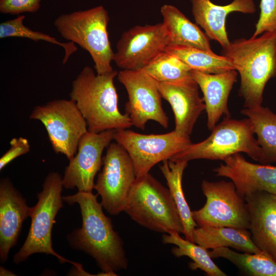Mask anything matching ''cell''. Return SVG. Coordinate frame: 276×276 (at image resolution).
<instances>
[{"label":"cell","mask_w":276,"mask_h":276,"mask_svg":"<svg viewBox=\"0 0 276 276\" xmlns=\"http://www.w3.org/2000/svg\"><path fill=\"white\" fill-rule=\"evenodd\" d=\"M92 192H78L62 196L63 201L77 203L82 216V226L67 236L70 245L93 258L102 272L117 275L116 272L126 269L128 260L123 243L114 231L111 219Z\"/></svg>","instance_id":"1"},{"label":"cell","mask_w":276,"mask_h":276,"mask_svg":"<svg viewBox=\"0 0 276 276\" xmlns=\"http://www.w3.org/2000/svg\"><path fill=\"white\" fill-rule=\"evenodd\" d=\"M221 54L240 75L239 95L243 99L244 107L261 106L265 86L276 76V33L237 39L222 48Z\"/></svg>","instance_id":"2"},{"label":"cell","mask_w":276,"mask_h":276,"mask_svg":"<svg viewBox=\"0 0 276 276\" xmlns=\"http://www.w3.org/2000/svg\"><path fill=\"white\" fill-rule=\"evenodd\" d=\"M116 70L96 74L85 66L73 81L70 99L76 104L85 119L88 131L99 133L107 130L128 129L132 123L118 107V96L114 84Z\"/></svg>","instance_id":"3"},{"label":"cell","mask_w":276,"mask_h":276,"mask_svg":"<svg viewBox=\"0 0 276 276\" xmlns=\"http://www.w3.org/2000/svg\"><path fill=\"white\" fill-rule=\"evenodd\" d=\"M124 212L135 222L150 230L182 233V222L169 189L149 173L136 177Z\"/></svg>","instance_id":"4"},{"label":"cell","mask_w":276,"mask_h":276,"mask_svg":"<svg viewBox=\"0 0 276 276\" xmlns=\"http://www.w3.org/2000/svg\"><path fill=\"white\" fill-rule=\"evenodd\" d=\"M109 17L102 6L64 14L54 24L62 37L87 51L99 75L113 70L111 63L114 52L111 49L107 31Z\"/></svg>","instance_id":"5"},{"label":"cell","mask_w":276,"mask_h":276,"mask_svg":"<svg viewBox=\"0 0 276 276\" xmlns=\"http://www.w3.org/2000/svg\"><path fill=\"white\" fill-rule=\"evenodd\" d=\"M241 152L263 164V151L255 137L250 120L247 118L238 120L226 117L213 128L206 139L191 144L169 159L188 162L198 159L223 161Z\"/></svg>","instance_id":"6"},{"label":"cell","mask_w":276,"mask_h":276,"mask_svg":"<svg viewBox=\"0 0 276 276\" xmlns=\"http://www.w3.org/2000/svg\"><path fill=\"white\" fill-rule=\"evenodd\" d=\"M62 177L52 172L46 176L42 191L37 194L38 201L32 207L31 222L26 239L13 258L15 264L25 261L29 256L44 253L56 257L60 263H70L78 268L81 264L71 261L56 252L52 247V231L58 211L63 206Z\"/></svg>","instance_id":"7"},{"label":"cell","mask_w":276,"mask_h":276,"mask_svg":"<svg viewBox=\"0 0 276 276\" xmlns=\"http://www.w3.org/2000/svg\"><path fill=\"white\" fill-rule=\"evenodd\" d=\"M30 119L42 123L54 152L64 154L69 160L76 154L81 138L88 132L85 119L71 99L36 106Z\"/></svg>","instance_id":"8"},{"label":"cell","mask_w":276,"mask_h":276,"mask_svg":"<svg viewBox=\"0 0 276 276\" xmlns=\"http://www.w3.org/2000/svg\"><path fill=\"white\" fill-rule=\"evenodd\" d=\"M201 189L206 198V202L201 209L192 211L198 226L249 229V214L246 203L232 181L203 180Z\"/></svg>","instance_id":"9"},{"label":"cell","mask_w":276,"mask_h":276,"mask_svg":"<svg viewBox=\"0 0 276 276\" xmlns=\"http://www.w3.org/2000/svg\"><path fill=\"white\" fill-rule=\"evenodd\" d=\"M113 140L129 154L136 177L149 173L156 164L170 159L192 144L190 136L174 130L158 134H141L128 129L116 130Z\"/></svg>","instance_id":"10"},{"label":"cell","mask_w":276,"mask_h":276,"mask_svg":"<svg viewBox=\"0 0 276 276\" xmlns=\"http://www.w3.org/2000/svg\"><path fill=\"white\" fill-rule=\"evenodd\" d=\"M136 178L134 165L127 151L118 143H110L94 188L101 197L103 208L109 214L117 215L124 212Z\"/></svg>","instance_id":"11"},{"label":"cell","mask_w":276,"mask_h":276,"mask_svg":"<svg viewBox=\"0 0 276 276\" xmlns=\"http://www.w3.org/2000/svg\"><path fill=\"white\" fill-rule=\"evenodd\" d=\"M117 76L128 94L125 113L132 125L143 130L147 122L152 120L167 128L169 118L162 107L155 80L142 71L121 70Z\"/></svg>","instance_id":"12"},{"label":"cell","mask_w":276,"mask_h":276,"mask_svg":"<svg viewBox=\"0 0 276 276\" xmlns=\"http://www.w3.org/2000/svg\"><path fill=\"white\" fill-rule=\"evenodd\" d=\"M169 44L168 34L163 22L136 26L122 33L113 61L122 70L141 71Z\"/></svg>","instance_id":"13"},{"label":"cell","mask_w":276,"mask_h":276,"mask_svg":"<svg viewBox=\"0 0 276 276\" xmlns=\"http://www.w3.org/2000/svg\"><path fill=\"white\" fill-rule=\"evenodd\" d=\"M115 131H88L82 136L76 154L65 169L63 187L67 189L76 187L79 192H92L95 176L103 165V150L113 140Z\"/></svg>","instance_id":"14"},{"label":"cell","mask_w":276,"mask_h":276,"mask_svg":"<svg viewBox=\"0 0 276 276\" xmlns=\"http://www.w3.org/2000/svg\"><path fill=\"white\" fill-rule=\"evenodd\" d=\"M213 169L217 176L229 178L243 198L265 191L276 194V166L248 162L240 153L229 156Z\"/></svg>","instance_id":"15"},{"label":"cell","mask_w":276,"mask_h":276,"mask_svg":"<svg viewBox=\"0 0 276 276\" xmlns=\"http://www.w3.org/2000/svg\"><path fill=\"white\" fill-rule=\"evenodd\" d=\"M161 96L170 104L175 120L174 130L190 136L198 117L205 110L199 86L192 77L173 83L155 81Z\"/></svg>","instance_id":"16"},{"label":"cell","mask_w":276,"mask_h":276,"mask_svg":"<svg viewBox=\"0 0 276 276\" xmlns=\"http://www.w3.org/2000/svg\"><path fill=\"white\" fill-rule=\"evenodd\" d=\"M8 178L0 181V260L7 261L10 249L16 245L24 221L32 212Z\"/></svg>","instance_id":"17"},{"label":"cell","mask_w":276,"mask_h":276,"mask_svg":"<svg viewBox=\"0 0 276 276\" xmlns=\"http://www.w3.org/2000/svg\"><path fill=\"white\" fill-rule=\"evenodd\" d=\"M252 240L276 262V194L260 191L244 197Z\"/></svg>","instance_id":"18"},{"label":"cell","mask_w":276,"mask_h":276,"mask_svg":"<svg viewBox=\"0 0 276 276\" xmlns=\"http://www.w3.org/2000/svg\"><path fill=\"white\" fill-rule=\"evenodd\" d=\"M196 24L210 39L217 41L222 48L230 44L226 30L227 16L233 12L252 14L256 9L253 0H234L226 5L214 4L210 0H190Z\"/></svg>","instance_id":"19"},{"label":"cell","mask_w":276,"mask_h":276,"mask_svg":"<svg viewBox=\"0 0 276 276\" xmlns=\"http://www.w3.org/2000/svg\"><path fill=\"white\" fill-rule=\"evenodd\" d=\"M238 74L235 70L218 74H207L192 70V77L203 94L202 99L207 114V126L210 130L216 125L222 116H231L228 100Z\"/></svg>","instance_id":"20"},{"label":"cell","mask_w":276,"mask_h":276,"mask_svg":"<svg viewBox=\"0 0 276 276\" xmlns=\"http://www.w3.org/2000/svg\"><path fill=\"white\" fill-rule=\"evenodd\" d=\"M160 13L169 37L168 46H184L211 51L210 39L176 7L165 4Z\"/></svg>","instance_id":"21"},{"label":"cell","mask_w":276,"mask_h":276,"mask_svg":"<svg viewBox=\"0 0 276 276\" xmlns=\"http://www.w3.org/2000/svg\"><path fill=\"white\" fill-rule=\"evenodd\" d=\"M193 242L203 248L231 247L248 253H263L254 243L247 229L225 226H198L193 233Z\"/></svg>","instance_id":"22"},{"label":"cell","mask_w":276,"mask_h":276,"mask_svg":"<svg viewBox=\"0 0 276 276\" xmlns=\"http://www.w3.org/2000/svg\"><path fill=\"white\" fill-rule=\"evenodd\" d=\"M188 163V162L183 160H165L163 162L159 168L166 179L180 216L185 238L194 242L193 233L198 225L193 219L192 211L185 197L182 187L183 174Z\"/></svg>","instance_id":"23"},{"label":"cell","mask_w":276,"mask_h":276,"mask_svg":"<svg viewBox=\"0 0 276 276\" xmlns=\"http://www.w3.org/2000/svg\"><path fill=\"white\" fill-rule=\"evenodd\" d=\"M241 112L251 122L257 143L263 151V164L276 163V113L262 105L245 108Z\"/></svg>","instance_id":"24"},{"label":"cell","mask_w":276,"mask_h":276,"mask_svg":"<svg viewBox=\"0 0 276 276\" xmlns=\"http://www.w3.org/2000/svg\"><path fill=\"white\" fill-rule=\"evenodd\" d=\"M165 51L178 57L192 70L207 74H218L235 70L226 57L217 55L212 50L175 45L168 46Z\"/></svg>","instance_id":"25"},{"label":"cell","mask_w":276,"mask_h":276,"mask_svg":"<svg viewBox=\"0 0 276 276\" xmlns=\"http://www.w3.org/2000/svg\"><path fill=\"white\" fill-rule=\"evenodd\" d=\"M162 242L165 244L176 245L171 249L172 254L176 257L187 256L190 258L192 262L189 266L192 270L200 269L209 276L226 275L213 262L208 249L181 238L179 233L172 232L164 234Z\"/></svg>","instance_id":"26"},{"label":"cell","mask_w":276,"mask_h":276,"mask_svg":"<svg viewBox=\"0 0 276 276\" xmlns=\"http://www.w3.org/2000/svg\"><path fill=\"white\" fill-rule=\"evenodd\" d=\"M212 258L229 261L241 271L252 276H276V262L264 253H240L222 247L209 251Z\"/></svg>","instance_id":"27"},{"label":"cell","mask_w":276,"mask_h":276,"mask_svg":"<svg viewBox=\"0 0 276 276\" xmlns=\"http://www.w3.org/2000/svg\"><path fill=\"white\" fill-rule=\"evenodd\" d=\"M192 70L178 57L164 51L141 71L156 81L173 83L192 78Z\"/></svg>","instance_id":"28"},{"label":"cell","mask_w":276,"mask_h":276,"mask_svg":"<svg viewBox=\"0 0 276 276\" xmlns=\"http://www.w3.org/2000/svg\"><path fill=\"white\" fill-rule=\"evenodd\" d=\"M25 15H19L14 19L9 20L0 24V38L9 37L27 38L34 41L39 40L47 41L50 43L61 46L65 51L63 63H65L69 57L77 48L72 41L63 43L57 40L55 38L40 32L32 30L24 24Z\"/></svg>","instance_id":"29"},{"label":"cell","mask_w":276,"mask_h":276,"mask_svg":"<svg viewBox=\"0 0 276 276\" xmlns=\"http://www.w3.org/2000/svg\"><path fill=\"white\" fill-rule=\"evenodd\" d=\"M260 14L251 37L265 32L276 33V0H261Z\"/></svg>","instance_id":"30"},{"label":"cell","mask_w":276,"mask_h":276,"mask_svg":"<svg viewBox=\"0 0 276 276\" xmlns=\"http://www.w3.org/2000/svg\"><path fill=\"white\" fill-rule=\"evenodd\" d=\"M41 0H0V12L6 14L18 15L34 13L40 7Z\"/></svg>","instance_id":"31"},{"label":"cell","mask_w":276,"mask_h":276,"mask_svg":"<svg viewBox=\"0 0 276 276\" xmlns=\"http://www.w3.org/2000/svg\"><path fill=\"white\" fill-rule=\"evenodd\" d=\"M10 147L0 158V170L17 157L30 151V145L28 139L23 137H14L10 142Z\"/></svg>","instance_id":"32"},{"label":"cell","mask_w":276,"mask_h":276,"mask_svg":"<svg viewBox=\"0 0 276 276\" xmlns=\"http://www.w3.org/2000/svg\"><path fill=\"white\" fill-rule=\"evenodd\" d=\"M0 275L1 276H4V275H16L12 271L7 269L3 267V266H0Z\"/></svg>","instance_id":"33"}]
</instances>
